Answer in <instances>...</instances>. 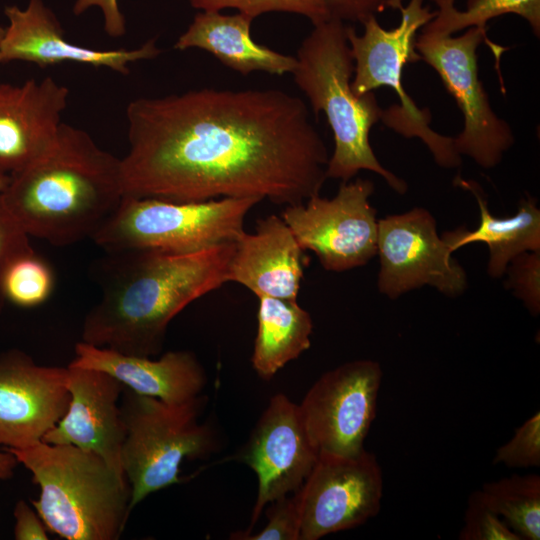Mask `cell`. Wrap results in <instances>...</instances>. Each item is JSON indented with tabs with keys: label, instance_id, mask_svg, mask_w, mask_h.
I'll use <instances>...</instances> for the list:
<instances>
[{
	"label": "cell",
	"instance_id": "obj_1",
	"mask_svg": "<svg viewBox=\"0 0 540 540\" xmlns=\"http://www.w3.org/2000/svg\"><path fill=\"white\" fill-rule=\"evenodd\" d=\"M124 196L174 202L319 195L329 153L305 102L280 89L201 88L126 109Z\"/></svg>",
	"mask_w": 540,
	"mask_h": 540
},
{
	"label": "cell",
	"instance_id": "obj_2",
	"mask_svg": "<svg viewBox=\"0 0 540 540\" xmlns=\"http://www.w3.org/2000/svg\"><path fill=\"white\" fill-rule=\"evenodd\" d=\"M235 242L190 254L106 252L97 267L100 300L85 315L81 341L123 354L154 357L173 318L229 282Z\"/></svg>",
	"mask_w": 540,
	"mask_h": 540
},
{
	"label": "cell",
	"instance_id": "obj_3",
	"mask_svg": "<svg viewBox=\"0 0 540 540\" xmlns=\"http://www.w3.org/2000/svg\"><path fill=\"white\" fill-rule=\"evenodd\" d=\"M1 196L30 237L71 245L92 238L123 199L121 159L62 122L51 147L10 174Z\"/></svg>",
	"mask_w": 540,
	"mask_h": 540
},
{
	"label": "cell",
	"instance_id": "obj_4",
	"mask_svg": "<svg viewBox=\"0 0 540 540\" xmlns=\"http://www.w3.org/2000/svg\"><path fill=\"white\" fill-rule=\"evenodd\" d=\"M291 73L315 114L323 112L332 130L334 150L327 178L351 180L359 171L381 176L397 193L407 184L378 161L370 144V130L382 118L383 109L373 92L356 95L351 86L354 60L345 22L330 18L314 24L301 42Z\"/></svg>",
	"mask_w": 540,
	"mask_h": 540
},
{
	"label": "cell",
	"instance_id": "obj_5",
	"mask_svg": "<svg viewBox=\"0 0 540 540\" xmlns=\"http://www.w3.org/2000/svg\"><path fill=\"white\" fill-rule=\"evenodd\" d=\"M40 489L32 506L66 540H117L131 513L127 479L98 455L74 445L37 442L6 448Z\"/></svg>",
	"mask_w": 540,
	"mask_h": 540
},
{
	"label": "cell",
	"instance_id": "obj_6",
	"mask_svg": "<svg viewBox=\"0 0 540 540\" xmlns=\"http://www.w3.org/2000/svg\"><path fill=\"white\" fill-rule=\"evenodd\" d=\"M206 397L169 404L124 388L120 409L125 427L121 464L130 508L150 494L181 482L184 459H205L218 448L212 425L201 422Z\"/></svg>",
	"mask_w": 540,
	"mask_h": 540
},
{
	"label": "cell",
	"instance_id": "obj_7",
	"mask_svg": "<svg viewBox=\"0 0 540 540\" xmlns=\"http://www.w3.org/2000/svg\"><path fill=\"white\" fill-rule=\"evenodd\" d=\"M260 202L257 198L174 202L124 196L92 239L106 252L196 253L235 242L245 232L248 212Z\"/></svg>",
	"mask_w": 540,
	"mask_h": 540
},
{
	"label": "cell",
	"instance_id": "obj_8",
	"mask_svg": "<svg viewBox=\"0 0 540 540\" xmlns=\"http://www.w3.org/2000/svg\"><path fill=\"white\" fill-rule=\"evenodd\" d=\"M423 2L409 0L407 6H402L400 23L393 29H384L376 16L362 23L364 31L361 35L347 25V39L354 60L351 86L358 96L381 86L393 89L400 105L383 110L381 120L384 124L406 138H419L439 166L455 168L461 164V156L454 149L453 138L429 127V111L418 108L402 83L404 66L422 60L415 49L417 31L436 16V11L431 12Z\"/></svg>",
	"mask_w": 540,
	"mask_h": 540
},
{
	"label": "cell",
	"instance_id": "obj_9",
	"mask_svg": "<svg viewBox=\"0 0 540 540\" xmlns=\"http://www.w3.org/2000/svg\"><path fill=\"white\" fill-rule=\"evenodd\" d=\"M415 49L439 75L462 112L464 125L453 138L456 152L482 168L496 167L514 144L510 125L493 111L478 74L476 50L486 30L470 27L452 37L423 26Z\"/></svg>",
	"mask_w": 540,
	"mask_h": 540
},
{
	"label": "cell",
	"instance_id": "obj_10",
	"mask_svg": "<svg viewBox=\"0 0 540 540\" xmlns=\"http://www.w3.org/2000/svg\"><path fill=\"white\" fill-rule=\"evenodd\" d=\"M373 192L372 181L349 180L341 183L333 198L319 194L286 206L281 218L300 247L312 251L326 271H348L377 254L378 219L370 203Z\"/></svg>",
	"mask_w": 540,
	"mask_h": 540
},
{
	"label": "cell",
	"instance_id": "obj_11",
	"mask_svg": "<svg viewBox=\"0 0 540 540\" xmlns=\"http://www.w3.org/2000/svg\"><path fill=\"white\" fill-rule=\"evenodd\" d=\"M381 365L371 359L343 363L322 374L299 405L319 455L355 456L376 417Z\"/></svg>",
	"mask_w": 540,
	"mask_h": 540
},
{
	"label": "cell",
	"instance_id": "obj_12",
	"mask_svg": "<svg viewBox=\"0 0 540 540\" xmlns=\"http://www.w3.org/2000/svg\"><path fill=\"white\" fill-rule=\"evenodd\" d=\"M436 220L426 209L378 220V290L390 299L430 286L448 297L464 293L468 280L464 268L452 257Z\"/></svg>",
	"mask_w": 540,
	"mask_h": 540
},
{
	"label": "cell",
	"instance_id": "obj_13",
	"mask_svg": "<svg viewBox=\"0 0 540 540\" xmlns=\"http://www.w3.org/2000/svg\"><path fill=\"white\" fill-rule=\"evenodd\" d=\"M383 491L375 454L364 449L355 456L319 455L295 492L300 540H318L363 525L379 513Z\"/></svg>",
	"mask_w": 540,
	"mask_h": 540
},
{
	"label": "cell",
	"instance_id": "obj_14",
	"mask_svg": "<svg viewBox=\"0 0 540 540\" xmlns=\"http://www.w3.org/2000/svg\"><path fill=\"white\" fill-rule=\"evenodd\" d=\"M318 457L299 405L283 393L272 396L248 441L237 454L258 479L250 525L242 532L252 531L266 505L298 491Z\"/></svg>",
	"mask_w": 540,
	"mask_h": 540
},
{
	"label": "cell",
	"instance_id": "obj_15",
	"mask_svg": "<svg viewBox=\"0 0 540 540\" xmlns=\"http://www.w3.org/2000/svg\"><path fill=\"white\" fill-rule=\"evenodd\" d=\"M69 402L67 367L37 364L18 349L0 353V447L42 441Z\"/></svg>",
	"mask_w": 540,
	"mask_h": 540
},
{
	"label": "cell",
	"instance_id": "obj_16",
	"mask_svg": "<svg viewBox=\"0 0 540 540\" xmlns=\"http://www.w3.org/2000/svg\"><path fill=\"white\" fill-rule=\"evenodd\" d=\"M67 387L68 409L42 441L92 452L125 477L121 464L125 427L120 409L125 386L103 371L69 364Z\"/></svg>",
	"mask_w": 540,
	"mask_h": 540
},
{
	"label": "cell",
	"instance_id": "obj_17",
	"mask_svg": "<svg viewBox=\"0 0 540 540\" xmlns=\"http://www.w3.org/2000/svg\"><path fill=\"white\" fill-rule=\"evenodd\" d=\"M9 24L0 40V64L25 61L46 67L75 62L129 73L131 63L150 60L161 53L156 39L127 50H96L69 42L53 15L41 0H30L25 9L5 8Z\"/></svg>",
	"mask_w": 540,
	"mask_h": 540
},
{
	"label": "cell",
	"instance_id": "obj_18",
	"mask_svg": "<svg viewBox=\"0 0 540 540\" xmlns=\"http://www.w3.org/2000/svg\"><path fill=\"white\" fill-rule=\"evenodd\" d=\"M69 90L51 77L0 83V170L15 173L54 143Z\"/></svg>",
	"mask_w": 540,
	"mask_h": 540
},
{
	"label": "cell",
	"instance_id": "obj_19",
	"mask_svg": "<svg viewBox=\"0 0 540 540\" xmlns=\"http://www.w3.org/2000/svg\"><path fill=\"white\" fill-rule=\"evenodd\" d=\"M71 365L110 374L131 391L183 404L200 397L207 384L206 372L190 351H168L158 359L123 354L80 341Z\"/></svg>",
	"mask_w": 540,
	"mask_h": 540
},
{
	"label": "cell",
	"instance_id": "obj_20",
	"mask_svg": "<svg viewBox=\"0 0 540 540\" xmlns=\"http://www.w3.org/2000/svg\"><path fill=\"white\" fill-rule=\"evenodd\" d=\"M303 249L281 217L259 219L254 233L236 241L229 266V282H236L257 297L297 300L304 274Z\"/></svg>",
	"mask_w": 540,
	"mask_h": 540
},
{
	"label": "cell",
	"instance_id": "obj_21",
	"mask_svg": "<svg viewBox=\"0 0 540 540\" xmlns=\"http://www.w3.org/2000/svg\"><path fill=\"white\" fill-rule=\"evenodd\" d=\"M254 18L244 13L224 15L202 11L174 44L180 51L199 48L212 54L224 66L247 76L255 71L282 76L291 74L296 57L285 55L253 41L250 29Z\"/></svg>",
	"mask_w": 540,
	"mask_h": 540
},
{
	"label": "cell",
	"instance_id": "obj_22",
	"mask_svg": "<svg viewBox=\"0 0 540 540\" xmlns=\"http://www.w3.org/2000/svg\"><path fill=\"white\" fill-rule=\"evenodd\" d=\"M456 182L474 194L480 210V223L473 231L459 227L443 233L442 237L452 252L470 243H485L489 249L487 273L498 279L505 274L514 257L526 251H540V209L534 198L521 199L515 215L499 218L490 213L476 183L460 178Z\"/></svg>",
	"mask_w": 540,
	"mask_h": 540
},
{
	"label": "cell",
	"instance_id": "obj_23",
	"mask_svg": "<svg viewBox=\"0 0 540 540\" xmlns=\"http://www.w3.org/2000/svg\"><path fill=\"white\" fill-rule=\"evenodd\" d=\"M257 335L251 362L257 375L269 380L311 346L313 321L297 300L260 296Z\"/></svg>",
	"mask_w": 540,
	"mask_h": 540
},
{
	"label": "cell",
	"instance_id": "obj_24",
	"mask_svg": "<svg viewBox=\"0 0 540 540\" xmlns=\"http://www.w3.org/2000/svg\"><path fill=\"white\" fill-rule=\"evenodd\" d=\"M487 505L522 540L540 539V476L513 474L479 489Z\"/></svg>",
	"mask_w": 540,
	"mask_h": 540
},
{
	"label": "cell",
	"instance_id": "obj_25",
	"mask_svg": "<svg viewBox=\"0 0 540 540\" xmlns=\"http://www.w3.org/2000/svg\"><path fill=\"white\" fill-rule=\"evenodd\" d=\"M438 6L436 16L426 26L445 35L470 27L486 30L488 21L505 14L525 19L533 33L540 35V0H468L467 9L455 8V0H432Z\"/></svg>",
	"mask_w": 540,
	"mask_h": 540
},
{
	"label": "cell",
	"instance_id": "obj_26",
	"mask_svg": "<svg viewBox=\"0 0 540 540\" xmlns=\"http://www.w3.org/2000/svg\"><path fill=\"white\" fill-rule=\"evenodd\" d=\"M53 287L51 268L35 252L12 262L3 278L5 298L21 307H35L44 303Z\"/></svg>",
	"mask_w": 540,
	"mask_h": 540
},
{
	"label": "cell",
	"instance_id": "obj_27",
	"mask_svg": "<svg viewBox=\"0 0 540 540\" xmlns=\"http://www.w3.org/2000/svg\"><path fill=\"white\" fill-rule=\"evenodd\" d=\"M192 7L202 11L220 12L226 8L237 9L256 18L269 12H286L306 17L317 24L330 19L322 0H188Z\"/></svg>",
	"mask_w": 540,
	"mask_h": 540
},
{
	"label": "cell",
	"instance_id": "obj_28",
	"mask_svg": "<svg viewBox=\"0 0 540 540\" xmlns=\"http://www.w3.org/2000/svg\"><path fill=\"white\" fill-rule=\"evenodd\" d=\"M493 464L508 468L540 466V413L536 411L514 431L513 436L497 448Z\"/></svg>",
	"mask_w": 540,
	"mask_h": 540
},
{
	"label": "cell",
	"instance_id": "obj_29",
	"mask_svg": "<svg viewBox=\"0 0 540 540\" xmlns=\"http://www.w3.org/2000/svg\"><path fill=\"white\" fill-rule=\"evenodd\" d=\"M461 540H522L485 502L480 490L468 498Z\"/></svg>",
	"mask_w": 540,
	"mask_h": 540
},
{
	"label": "cell",
	"instance_id": "obj_30",
	"mask_svg": "<svg viewBox=\"0 0 540 540\" xmlns=\"http://www.w3.org/2000/svg\"><path fill=\"white\" fill-rule=\"evenodd\" d=\"M268 508L267 523L259 532H233V540H300V517L295 493L278 498Z\"/></svg>",
	"mask_w": 540,
	"mask_h": 540
},
{
	"label": "cell",
	"instance_id": "obj_31",
	"mask_svg": "<svg viewBox=\"0 0 540 540\" xmlns=\"http://www.w3.org/2000/svg\"><path fill=\"white\" fill-rule=\"evenodd\" d=\"M506 288L522 301L533 315L540 313V251H526L508 264Z\"/></svg>",
	"mask_w": 540,
	"mask_h": 540
},
{
	"label": "cell",
	"instance_id": "obj_32",
	"mask_svg": "<svg viewBox=\"0 0 540 540\" xmlns=\"http://www.w3.org/2000/svg\"><path fill=\"white\" fill-rule=\"evenodd\" d=\"M33 252L30 236L11 214L0 194V310L6 300L3 293L6 270L17 258Z\"/></svg>",
	"mask_w": 540,
	"mask_h": 540
},
{
	"label": "cell",
	"instance_id": "obj_33",
	"mask_svg": "<svg viewBox=\"0 0 540 540\" xmlns=\"http://www.w3.org/2000/svg\"><path fill=\"white\" fill-rule=\"evenodd\" d=\"M404 0H322L330 18L363 23L387 9L400 10Z\"/></svg>",
	"mask_w": 540,
	"mask_h": 540
},
{
	"label": "cell",
	"instance_id": "obj_34",
	"mask_svg": "<svg viewBox=\"0 0 540 540\" xmlns=\"http://www.w3.org/2000/svg\"><path fill=\"white\" fill-rule=\"evenodd\" d=\"M13 515L15 519L14 538L16 540H47L48 529L34 507L24 500L15 504Z\"/></svg>",
	"mask_w": 540,
	"mask_h": 540
},
{
	"label": "cell",
	"instance_id": "obj_35",
	"mask_svg": "<svg viewBox=\"0 0 540 540\" xmlns=\"http://www.w3.org/2000/svg\"><path fill=\"white\" fill-rule=\"evenodd\" d=\"M90 6H98L102 9L108 35L120 37L125 34V20L118 8L117 0H77L74 12L80 14Z\"/></svg>",
	"mask_w": 540,
	"mask_h": 540
},
{
	"label": "cell",
	"instance_id": "obj_36",
	"mask_svg": "<svg viewBox=\"0 0 540 540\" xmlns=\"http://www.w3.org/2000/svg\"><path fill=\"white\" fill-rule=\"evenodd\" d=\"M18 464L16 457L10 451L0 447V480L10 479Z\"/></svg>",
	"mask_w": 540,
	"mask_h": 540
},
{
	"label": "cell",
	"instance_id": "obj_37",
	"mask_svg": "<svg viewBox=\"0 0 540 540\" xmlns=\"http://www.w3.org/2000/svg\"><path fill=\"white\" fill-rule=\"evenodd\" d=\"M9 180V174L5 173L4 171L0 170V194L5 189L7 183Z\"/></svg>",
	"mask_w": 540,
	"mask_h": 540
},
{
	"label": "cell",
	"instance_id": "obj_38",
	"mask_svg": "<svg viewBox=\"0 0 540 540\" xmlns=\"http://www.w3.org/2000/svg\"><path fill=\"white\" fill-rule=\"evenodd\" d=\"M3 31H4V28L0 27V40H1V37H2V34H3Z\"/></svg>",
	"mask_w": 540,
	"mask_h": 540
}]
</instances>
